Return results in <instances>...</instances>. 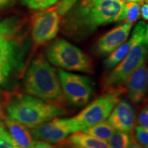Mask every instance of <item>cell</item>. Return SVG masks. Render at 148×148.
Listing matches in <instances>:
<instances>
[{"instance_id":"obj_26","label":"cell","mask_w":148,"mask_h":148,"mask_svg":"<svg viewBox=\"0 0 148 148\" xmlns=\"http://www.w3.org/2000/svg\"><path fill=\"white\" fill-rule=\"evenodd\" d=\"M55 146L56 145H53V144L47 143L44 140H36L32 147L29 148H54Z\"/></svg>"},{"instance_id":"obj_5","label":"cell","mask_w":148,"mask_h":148,"mask_svg":"<svg viewBox=\"0 0 148 148\" xmlns=\"http://www.w3.org/2000/svg\"><path fill=\"white\" fill-rule=\"evenodd\" d=\"M147 25L142 21L139 35L126 56L102 76L101 86L103 92L121 90L125 92L124 85L127 79L135 70L145 64L147 56Z\"/></svg>"},{"instance_id":"obj_33","label":"cell","mask_w":148,"mask_h":148,"mask_svg":"<svg viewBox=\"0 0 148 148\" xmlns=\"http://www.w3.org/2000/svg\"><path fill=\"white\" fill-rule=\"evenodd\" d=\"M127 1H133V2L139 3V2H140V1H143V0H127Z\"/></svg>"},{"instance_id":"obj_15","label":"cell","mask_w":148,"mask_h":148,"mask_svg":"<svg viewBox=\"0 0 148 148\" xmlns=\"http://www.w3.org/2000/svg\"><path fill=\"white\" fill-rule=\"evenodd\" d=\"M142 21L138 22V23L135 25L134 30L132 31V35H131L130 38L129 40L123 42L122 45L119 46V47L114 51H112L110 54L108 56V57L105 59L103 62V69L106 70H110L111 69L114 67L116 64L119 63L123 58L126 56V55L132 48V45H134V42L137 39L138 35H139L140 27H141Z\"/></svg>"},{"instance_id":"obj_9","label":"cell","mask_w":148,"mask_h":148,"mask_svg":"<svg viewBox=\"0 0 148 148\" xmlns=\"http://www.w3.org/2000/svg\"><path fill=\"white\" fill-rule=\"evenodd\" d=\"M46 9V8H45ZM61 17L53 7L36 12L31 21V36L35 46L44 45L56 36Z\"/></svg>"},{"instance_id":"obj_29","label":"cell","mask_w":148,"mask_h":148,"mask_svg":"<svg viewBox=\"0 0 148 148\" xmlns=\"http://www.w3.org/2000/svg\"><path fill=\"white\" fill-rule=\"evenodd\" d=\"M58 1H59V0H45V1L44 2L43 5L42 6V10L49 8V7H51V5H54Z\"/></svg>"},{"instance_id":"obj_7","label":"cell","mask_w":148,"mask_h":148,"mask_svg":"<svg viewBox=\"0 0 148 148\" xmlns=\"http://www.w3.org/2000/svg\"><path fill=\"white\" fill-rule=\"evenodd\" d=\"M58 76L64 100L75 108L88 104L94 92L95 83L86 75L69 73L58 69Z\"/></svg>"},{"instance_id":"obj_31","label":"cell","mask_w":148,"mask_h":148,"mask_svg":"<svg viewBox=\"0 0 148 148\" xmlns=\"http://www.w3.org/2000/svg\"><path fill=\"white\" fill-rule=\"evenodd\" d=\"M54 148H70V145L64 140L62 142H61V143H58V146H55Z\"/></svg>"},{"instance_id":"obj_4","label":"cell","mask_w":148,"mask_h":148,"mask_svg":"<svg viewBox=\"0 0 148 148\" xmlns=\"http://www.w3.org/2000/svg\"><path fill=\"white\" fill-rule=\"evenodd\" d=\"M28 32L27 23L19 16L0 18V60H8L21 70L29 50Z\"/></svg>"},{"instance_id":"obj_21","label":"cell","mask_w":148,"mask_h":148,"mask_svg":"<svg viewBox=\"0 0 148 148\" xmlns=\"http://www.w3.org/2000/svg\"><path fill=\"white\" fill-rule=\"evenodd\" d=\"M15 69L8 60H0V86L6 84L12 71Z\"/></svg>"},{"instance_id":"obj_24","label":"cell","mask_w":148,"mask_h":148,"mask_svg":"<svg viewBox=\"0 0 148 148\" xmlns=\"http://www.w3.org/2000/svg\"><path fill=\"white\" fill-rule=\"evenodd\" d=\"M137 123L139 125L148 128V108L146 105L140 111L137 118Z\"/></svg>"},{"instance_id":"obj_11","label":"cell","mask_w":148,"mask_h":148,"mask_svg":"<svg viewBox=\"0 0 148 148\" xmlns=\"http://www.w3.org/2000/svg\"><path fill=\"white\" fill-rule=\"evenodd\" d=\"M133 23H124L99 37L92 45V51L100 57L108 56L128 38Z\"/></svg>"},{"instance_id":"obj_35","label":"cell","mask_w":148,"mask_h":148,"mask_svg":"<svg viewBox=\"0 0 148 148\" xmlns=\"http://www.w3.org/2000/svg\"><path fill=\"white\" fill-rule=\"evenodd\" d=\"M2 119H1V118H0V125H3V123H3V122L2 121Z\"/></svg>"},{"instance_id":"obj_23","label":"cell","mask_w":148,"mask_h":148,"mask_svg":"<svg viewBox=\"0 0 148 148\" xmlns=\"http://www.w3.org/2000/svg\"><path fill=\"white\" fill-rule=\"evenodd\" d=\"M77 1V0H59L53 7L62 18Z\"/></svg>"},{"instance_id":"obj_18","label":"cell","mask_w":148,"mask_h":148,"mask_svg":"<svg viewBox=\"0 0 148 148\" xmlns=\"http://www.w3.org/2000/svg\"><path fill=\"white\" fill-rule=\"evenodd\" d=\"M133 139L134 136L131 132L115 130L108 140V143L110 148H127Z\"/></svg>"},{"instance_id":"obj_20","label":"cell","mask_w":148,"mask_h":148,"mask_svg":"<svg viewBox=\"0 0 148 148\" xmlns=\"http://www.w3.org/2000/svg\"><path fill=\"white\" fill-rule=\"evenodd\" d=\"M0 148H19L16 145L4 123L0 125Z\"/></svg>"},{"instance_id":"obj_22","label":"cell","mask_w":148,"mask_h":148,"mask_svg":"<svg viewBox=\"0 0 148 148\" xmlns=\"http://www.w3.org/2000/svg\"><path fill=\"white\" fill-rule=\"evenodd\" d=\"M134 139L144 148H148V128L141 125L134 127Z\"/></svg>"},{"instance_id":"obj_36","label":"cell","mask_w":148,"mask_h":148,"mask_svg":"<svg viewBox=\"0 0 148 148\" xmlns=\"http://www.w3.org/2000/svg\"><path fill=\"white\" fill-rule=\"evenodd\" d=\"M116 1H125V2H127V0H116Z\"/></svg>"},{"instance_id":"obj_32","label":"cell","mask_w":148,"mask_h":148,"mask_svg":"<svg viewBox=\"0 0 148 148\" xmlns=\"http://www.w3.org/2000/svg\"><path fill=\"white\" fill-rule=\"evenodd\" d=\"M5 117H6V116L5 115L4 111H3V106L1 101H0V118H1L2 119H4Z\"/></svg>"},{"instance_id":"obj_30","label":"cell","mask_w":148,"mask_h":148,"mask_svg":"<svg viewBox=\"0 0 148 148\" xmlns=\"http://www.w3.org/2000/svg\"><path fill=\"white\" fill-rule=\"evenodd\" d=\"M127 148H144V147L142 145H140L139 143H137L136 140L134 139H134H133L132 143L130 144V145Z\"/></svg>"},{"instance_id":"obj_12","label":"cell","mask_w":148,"mask_h":148,"mask_svg":"<svg viewBox=\"0 0 148 148\" xmlns=\"http://www.w3.org/2000/svg\"><path fill=\"white\" fill-rule=\"evenodd\" d=\"M108 122L116 130L132 132L137 123L134 106L126 99H121L114 106Z\"/></svg>"},{"instance_id":"obj_34","label":"cell","mask_w":148,"mask_h":148,"mask_svg":"<svg viewBox=\"0 0 148 148\" xmlns=\"http://www.w3.org/2000/svg\"><path fill=\"white\" fill-rule=\"evenodd\" d=\"M67 143V142H66ZM70 148H81V147H76V146H74V145H70Z\"/></svg>"},{"instance_id":"obj_19","label":"cell","mask_w":148,"mask_h":148,"mask_svg":"<svg viewBox=\"0 0 148 148\" xmlns=\"http://www.w3.org/2000/svg\"><path fill=\"white\" fill-rule=\"evenodd\" d=\"M140 16V5L137 2H125L121 21L124 23H133L137 21Z\"/></svg>"},{"instance_id":"obj_1","label":"cell","mask_w":148,"mask_h":148,"mask_svg":"<svg viewBox=\"0 0 148 148\" xmlns=\"http://www.w3.org/2000/svg\"><path fill=\"white\" fill-rule=\"evenodd\" d=\"M125 4L116 0H77L62 17L60 28L72 39H84L101 25L121 22Z\"/></svg>"},{"instance_id":"obj_6","label":"cell","mask_w":148,"mask_h":148,"mask_svg":"<svg viewBox=\"0 0 148 148\" xmlns=\"http://www.w3.org/2000/svg\"><path fill=\"white\" fill-rule=\"evenodd\" d=\"M49 63L63 70L92 74L95 66L92 59L71 42L58 38L49 42L45 49Z\"/></svg>"},{"instance_id":"obj_8","label":"cell","mask_w":148,"mask_h":148,"mask_svg":"<svg viewBox=\"0 0 148 148\" xmlns=\"http://www.w3.org/2000/svg\"><path fill=\"white\" fill-rule=\"evenodd\" d=\"M123 93L125 92L121 90L104 92L78 114L73 116L80 130L108 119L114 106L120 100V95Z\"/></svg>"},{"instance_id":"obj_17","label":"cell","mask_w":148,"mask_h":148,"mask_svg":"<svg viewBox=\"0 0 148 148\" xmlns=\"http://www.w3.org/2000/svg\"><path fill=\"white\" fill-rule=\"evenodd\" d=\"M82 131L94 137L107 141L115 131V129L108 123V121L105 120L97 124L86 127Z\"/></svg>"},{"instance_id":"obj_14","label":"cell","mask_w":148,"mask_h":148,"mask_svg":"<svg viewBox=\"0 0 148 148\" xmlns=\"http://www.w3.org/2000/svg\"><path fill=\"white\" fill-rule=\"evenodd\" d=\"M3 120V123L8 129V132L18 147L29 148L32 147L36 140L29 128L8 116Z\"/></svg>"},{"instance_id":"obj_2","label":"cell","mask_w":148,"mask_h":148,"mask_svg":"<svg viewBox=\"0 0 148 148\" xmlns=\"http://www.w3.org/2000/svg\"><path fill=\"white\" fill-rule=\"evenodd\" d=\"M23 86L28 95L51 104L62 107L65 102L58 70L42 54L35 56L29 64L24 76Z\"/></svg>"},{"instance_id":"obj_28","label":"cell","mask_w":148,"mask_h":148,"mask_svg":"<svg viewBox=\"0 0 148 148\" xmlns=\"http://www.w3.org/2000/svg\"><path fill=\"white\" fill-rule=\"evenodd\" d=\"M140 14H141L142 17L144 20L145 21H147L148 19V5H147V3L146 2V3H144V4L142 5L141 8H140Z\"/></svg>"},{"instance_id":"obj_25","label":"cell","mask_w":148,"mask_h":148,"mask_svg":"<svg viewBox=\"0 0 148 148\" xmlns=\"http://www.w3.org/2000/svg\"><path fill=\"white\" fill-rule=\"evenodd\" d=\"M24 4L34 10H42V6L45 0H22Z\"/></svg>"},{"instance_id":"obj_16","label":"cell","mask_w":148,"mask_h":148,"mask_svg":"<svg viewBox=\"0 0 148 148\" xmlns=\"http://www.w3.org/2000/svg\"><path fill=\"white\" fill-rule=\"evenodd\" d=\"M65 140L70 145L81 148H110L106 140L94 137L83 131L72 133Z\"/></svg>"},{"instance_id":"obj_27","label":"cell","mask_w":148,"mask_h":148,"mask_svg":"<svg viewBox=\"0 0 148 148\" xmlns=\"http://www.w3.org/2000/svg\"><path fill=\"white\" fill-rule=\"evenodd\" d=\"M16 0H0V10H3L11 6L15 3Z\"/></svg>"},{"instance_id":"obj_10","label":"cell","mask_w":148,"mask_h":148,"mask_svg":"<svg viewBox=\"0 0 148 148\" xmlns=\"http://www.w3.org/2000/svg\"><path fill=\"white\" fill-rule=\"evenodd\" d=\"M77 131L81 130L73 117H56L32 128L31 132L36 140L58 144L65 140L72 133Z\"/></svg>"},{"instance_id":"obj_13","label":"cell","mask_w":148,"mask_h":148,"mask_svg":"<svg viewBox=\"0 0 148 148\" xmlns=\"http://www.w3.org/2000/svg\"><path fill=\"white\" fill-rule=\"evenodd\" d=\"M148 71L145 64L136 69L130 75L124 88L130 100L135 103H140L145 99L147 90Z\"/></svg>"},{"instance_id":"obj_3","label":"cell","mask_w":148,"mask_h":148,"mask_svg":"<svg viewBox=\"0 0 148 148\" xmlns=\"http://www.w3.org/2000/svg\"><path fill=\"white\" fill-rule=\"evenodd\" d=\"M4 106L9 118L31 129L66 113L62 107L18 92L6 95Z\"/></svg>"}]
</instances>
